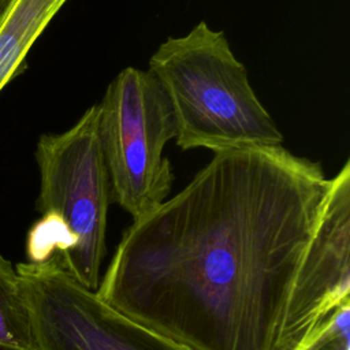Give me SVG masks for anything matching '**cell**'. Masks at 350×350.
Returning a JSON list of instances; mask_svg holds the SVG:
<instances>
[{
    "label": "cell",
    "mask_w": 350,
    "mask_h": 350,
    "mask_svg": "<svg viewBox=\"0 0 350 350\" xmlns=\"http://www.w3.org/2000/svg\"><path fill=\"white\" fill-rule=\"evenodd\" d=\"M327 185L282 145L216 152L126 228L96 293L193 350H282Z\"/></svg>",
    "instance_id": "1"
},
{
    "label": "cell",
    "mask_w": 350,
    "mask_h": 350,
    "mask_svg": "<svg viewBox=\"0 0 350 350\" xmlns=\"http://www.w3.org/2000/svg\"><path fill=\"white\" fill-rule=\"evenodd\" d=\"M148 72L171 107L182 150L282 145L283 134L221 30L201 21L187 34L168 37L150 56Z\"/></svg>",
    "instance_id": "2"
},
{
    "label": "cell",
    "mask_w": 350,
    "mask_h": 350,
    "mask_svg": "<svg viewBox=\"0 0 350 350\" xmlns=\"http://www.w3.org/2000/svg\"><path fill=\"white\" fill-rule=\"evenodd\" d=\"M97 133L108 171L111 200L133 221L163 204L174 171L164 156L176 135L171 107L148 70L123 68L97 104Z\"/></svg>",
    "instance_id": "3"
},
{
    "label": "cell",
    "mask_w": 350,
    "mask_h": 350,
    "mask_svg": "<svg viewBox=\"0 0 350 350\" xmlns=\"http://www.w3.org/2000/svg\"><path fill=\"white\" fill-rule=\"evenodd\" d=\"M36 161L40 172L37 209L60 216L75 238L74 250L59 262L75 280L96 291L105 256L111 201L97 133V104L64 133L41 135Z\"/></svg>",
    "instance_id": "4"
},
{
    "label": "cell",
    "mask_w": 350,
    "mask_h": 350,
    "mask_svg": "<svg viewBox=\"0 0 350 350\" xmlns=\"http://www.w3.org/2000/svg\"><path fill=\"white\" fill-rule=\"evenodd\" d=\"M15 269L37 350H193L103 301L57 257Z\"/></svg>",
    "instance_id": "5"
},
{
    "label": "cell",
    "mask_w": 350,
    "mask_h": 350,
    "mask_svg": "<svg viewBox=\"0 0 350 350\" xmlns=\"http://www.w3.org/2000/svg\"><path fill=\"white\" fill-rule=\"evenodd\" d=\"M350 299V161L328 179L320 219L308 249L283 329L290 350L312 325Z\"/></svg>",
    "instance_id": "6"
},
{
    "label": "cell",
    "mask_w": 350,
    "mask_h": 350,
    "mask_svg": "<svg viewBox=\"0 0 350 350\" xmlns=\"http://www.w3.org/2000/svg\"><path fill=\"white\" fill-rule=\"evenodd\" d=\"M68 0H14L0 23V92L22 71L25 59Z\"/></svg>",
    "instance_id": "7"
},
{
    "label": "cell",
    "mask_w": 350,
    "mask_h": 350,
    "mask_svg": "<svg viewBox=\"0 0 350 350\" xmlns=\"http://www.w3.org/2000/svg\"><path fill=\"white\" fill-rule=\"evenodd\" d=\"M0 347L4 350H37L21 279L0 253Z\"/></svg>",
    "instance_id": "8"
},
{
    "label": "cell",
    "mask_w": 350,
    "mask_h": 350,
    "mask_svg": "<svg viewBox=\"0 0 350 350\" xmlns=\"http://www.w3.org/2000/svg\"><path fill=\"white\" fill-rule=\"evenodd\" d=\"M74 247V235L56 213H41L27 234L26 254L27 261L31 262H42L51 257L63 261Z\"/></svg>",
    "instance_id": "9"
},
{
    "label": "cell",
    "mask_w": 350,
    "mask_h": 350,
    "mask_svg": "<svg viewBox=\"0 0 350 350\" xmlns=\"http://www.w3.org/2000/svg\"><path fill=\"white\" fill-rule=\"evenodd\" d=\"M290 350H350V299L317 320Z\"/></svg>",
    "instance_id": "10"
},
{
    "label": "cell",
    "mask_w": 350,
    "mask_h": 350,
    "mask_svg": "<svg viewBox=\"0 0 350 350\" xmlns=\"http://www.w3.org/2000/svg\"><path fill=\"white\" fill-rule=\"evenodd\" d=\"M12 3H14V0H0V23L5 18V15L8 14Z\"/></svg>",
    "instance_id": "11"
}]
</instances>
